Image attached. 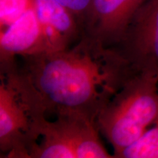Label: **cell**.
Wrapping results in <instances>:
<instances>
[{
    "instance_id": "6da1fadb",
    "label": "cell",
    "mask_w": 158,
    "mask_h": 158,
    "mask_svg": "<svg viewBox=\"0 0 158 158\" xmlns=\"http://www.w3.org/2000/svg\"><path fill=\"white\" fill-rule=\"evenodd\" d=\"M134 71L117 48L82 35L64 50L20 56L0 76L36 117L79 115L96 123Z\"/></svg>"
},
{
    "instance_id": "7a4b0ae2",
    "label": "cell",
    "mask_w": 158,
    "mask_h": 158,
    "mask_svg": "<svg viewBox=\"0 0 158 158\" xmlns=\"http://www.w3.org/2000/svg\"><path fill=\"white\" fill-rule=\"evenodd\" d=\"M158 122V76L134 71L96 119L114 155Z\"/></svg>"
},
{
    "instance_id": "3957f363",
    "label": "cell",
    "mask_w": 158,
    "mask_h": 158,
    "mask_svg": "<svg viewBox=\"0 0 158 158\" xmlns=\"http://www.w3.org/2000/svg\"><path fill=\"white\" fill-rule=\"evenodd\" d=\"M0 150L5 157L29 158L37 139V118L0 76Z\"/></svg>"
},
{
    "instance_id": "277c9868",
    "label": "cell",
    "mask_w": 158,
    "mask_h": 158,
    "mask_svg": "<svg viewBox=\"0 0 158 158\" xmlns=\"http://www.w3.org/2000/svg\"><path fill=\"white\" fill-rule=\"evenodd\" d=\"M114 48L135 70L158 76V0L144 2Z\"/></svg>"
},
{
    "instance_id": "5b68a950",
    "label": "cell",
    "mask_w": 158,
    "mask_h": 158,
    "mask_svg": "<svg viewBox=\"0 0 158 158\" xmlns=\"http://www.w3.org/2000/svg\"><path fill=\"white\" fill-rule=\"evenodd\" d=\"M147 0H92L81 21L83 35L116 47Z\"/></svg>"
},
{
    "instance_id": "8992f818",
    "label": "cell",
    "mask_w": 158,
    "mask_h": 158,
    "mask_svg": "<svg viewBox=\"0 0 158 158\" xmlns=\"http://www.w3.org/2000/svg\"><path fill=\"white\" fill-rule=\"evenodd\" d=\"M33 7L40 29L37 53L64 50L81 39L83 29L78 17L56 0H33Z\"/></svg>"
},
{
    "instance_id": "52a82bcc",
    "label": "cell",
    "mask_w": 158,
    "mask_h": 158,
    "mask_svg": "<svg viewBox=\"0 0 158 158\" xmlns=\"http://www.w3.org/2000/svg\"><path fill=\"white\" fill-rule=\"evenodd\" d=\"M40 29L34 7L26 11L0 35V73L13 66L18 57L39 51Z\"/></svg>"
},
{
    "instance_id": "ba28073f",
    "label": "cell",
    "mask_w": 158,
    "mask_h": 158,
    "mask_svg": "<svg viewBox=\"0 0 158 158\" xmlns=\"http://www.w3.org/2000/svg\"><path fill=\"white\" fill-rule=\"evenodd\" d=\"M54 122L73 149L76 158L114 157L102 144L96 123L89 118L64 115L55 117Z\"/></svg>"
},
{
    "instance_id": "9c48e42d",
    "label": "cell",
    "mask_w": 158,
    "mask_h": 158,
    "mask_svg": "<svg viewBox=\"0 0 158 158\" xmlns=\"http://www.w3.org/2000/svg\"><path fill=\"white\" fill-rule=\"evenodd\" d=\"M37 139L29 152V158H76V153L54 121L39 118Z\"/></svg>"
},
{
    "instance_id": "30bf717a",
    "label": "cell",
    "mask_w": 158,
    "mask_h": 158,
    "mask_svg": "<svg viewBox=\"0 0 158 158\" xmlns=\"http://www.w3.org/2000/svg\"><path fill=\"white\" fill-rule=\"evenodd\" d=\"M115 158H158V122L133 143L124 148Z\"/></svg>"
},
{
    "instance_id": "8fae6325",
    "label": "cell",
    "mask_w": 158,
    "mask_h": 158,
    "mask_svg": "<svg viewBox=\"0 0 158 158\" xmlns=\"http://www.w3.org/2000/svg\"><path fill=\"white\" fill-rule=\"evenodd\" d=\"M33 6V0H0L1 31L11 25Z\"/></svg>"
},
{
    "instance_id": "7c38bea8",
    "label": "cell",
    "mask_w": 158,
    "mask_h": 158,
    "mask_svg": "<svg viewBox=\"0 0 158 158\" xmlns=\"http://www.w3.org/2000/svg\"><path fill=\"white\" fill-rule=\"evenodd\" d=\"M56 1L72 11L78 17L81 24L83 16L89 6L92 0H56Z\"/></svg>"
}]
</instances>
